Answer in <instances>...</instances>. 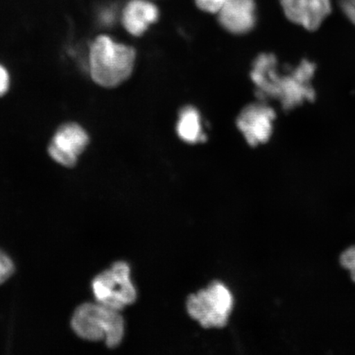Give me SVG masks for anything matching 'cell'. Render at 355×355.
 Segmentation results:
<instances>
[{"mask_svg": "<svg viewBox=\"0 0 355 355\" xmlns=\"http://www.w3.org/2000/svg\"><path fill=\"white\" fill-rule=\"evenodd\" d=\"M225 0H195L200 10L208 13L218 12Z\"/></svg>", "mask_w": 355, "mask_h": 355, "instance_id": "5bb4252c", "label": "cell"}, {"mask_svg": "<svg viewBox=\"0 0 355 355\" xmlns=\"http://www.w3.org/2000/svg\"><path fill=\"white\" fill-rule=\"evenodd\" d=\"M10 85V78L8 71L0 64V96H3L8 92Z\"/></svg>", "mask_w": 355, "mask_h": 355, "instance_id": "2e32d148", "label": "cell"}, {"mask_svg": "<svg viewBox=\"0 0 355 355\" xmlns=\"http://www.w3.org/2000/svg\"><path fill=\"white\" fill-rule=\"evenodd\" d=\"M232 292L221 282H213L205 290L190 295L187 309L203 327H223L233 309Z\"/></svg>", "mask_w": 355, "mask_h": 355, "instance_id": "277c9868", "label": "cell"}, {"mask_svg": "<svg viewBox=\"0 0 355 355\" xmlns=\"http://www.w3.org/2000/svg\"><path fill=\"white\" fill-rule=\"evenodd\" d=\"M73 330L83 339L105 340L110 349L116 348L124 336V321L119 311L99 304L85 303L75 310L71 321Z\"/></svg>", "mask_w": 355, "mask_h": 355, "instance_id": "3957f363", "label": "cell"}, {"mask_svg": "<svg viewBox=\"0 0 355 355\" xmlns=\"http://www.w3.org/2000/svg\"><path fill=\"white\" fill-rule=\"evenodd\" d=\"M340 7L345 16L355 25V0H340Z\"/></svg>", "mask_w": 355, "mask_h": 355, "instance_id": "9a60e30c", "label": "cell"}, {"mask_svg": "<svg viewBox=\"0 0 355 355\" xmlns=\"http://www.w3.org/2000/svg\"><path fill=\"white\" fill-rule=\"evenodd\" d=\"M276 119L275 110L264 103L247 106L237 119V127L243 133L247 143L252 146L268 141L273 132Z\"/></svg>", "mask_w": 355, "mask_h": 355, "instance_id": "52a82bcc", "label": "cell"}, {"mask_svg": "<svg viewBox=\"0 0 355 355\" xmlns=\"http://www.w3.org/2000/svg\"><path fill=\"white\" fill-rule=\"evenodd\" d=\"M89 136L76 123H67L58 128L49 146L51 157L60 165L68 168L76 166L79 155L86 150Z\"/></svg>", "mask_w": 355, "mask_h": 355, "instance_id": "8992f818", "label": "cell"}, {"mask_svg": "<svg viewBox=\"0 0 355 355\" xmlns=\"http://www.w3.org/2000/svg\"><path fill=\"white\" fill-rule=\"evenodd\" d=\"M135 61V49L115 42L108 35L96 37L89 51L92 79L105 88L116 87L130 78Z\"/></svg>", "mask_w": 355, "mask_h": 355, "instance_id": "7a4b0ae2", "label": "cell"}, {"mask_svg": "<svg viewBox=\"0 0 355 355\" xmlns=\"http://www.w3.org/2000/svg\"><path fill=\"white\" fill-rule=\"evenodd\" d=\"M287 19L310 32L317 31L331 12V0H281Z\"/></svg>", "mask_w": 355, "mask_h": 355, "instance_id": "ba28073f", "label": "cell"}, {"mask_svg": "<svg viewBox=\"0 0 355 355\" xmlns=\"http://www.w3.org/2000/svg\"><path fill=\"white\" fill-rule=\"evenodd\" d=\"M222 28L234 35L251 32L256 25L254 0H225L217 12Z\"/></svg>", "mask_w": 355, "mask_h": 355, "instance_id": "9c48e42d", "label": "cell"}, {"mask_svg": "<svg viewBox=\"0 0 355 355\" xmlns=\"http://www.w3.org/2000/svg\"><path fill=\"white\" fill-rule=\"evenodd\" d=\"M176 130L178 136L186 144H197L207 140L201 114L193 106H186L180 111Z\"/></svg>", "mask_w": 355, "mask_h": 355, "instance_id": "8fae6325", "label": "cell"}, {"mask_svg": "<svg viewBox=\"0 0 355 355\" xmlns=\"http://www.w3.org/2000/svg\"><path fill=\"white\" fill-rule=\"evenodd\" d=\"M316 68L312 62L304 60L295 69L282 74L278 71L277 58L263 54L256 59L251 78L261 100H278L284 109L291 110L316 98L311 83Z\"/></svg>", "mask_w": 355, "mask_h": 355, "instance_id": "6da1fadb", "label": "cell"}, {"mask_svg": "<svg viewBox=\"0 0 355 355\" xmlns=\"http://www.w3.org/2000/svg\"><path fill=\"white\" fill-rule=\"evenodd\" d=\"M159 12L150 0H131L124 7L122 24L127 32L141 37L159 19Z\"/></svg>", "mask_w": 355, "mask_h": 355, "instance_id": "30bf717a", "label": "cell"}, {"mask_svg": "<svg viewBox=\"0 0 355 355\" xmlns=\"http://www.w3.org/2000/svg\"><path fill=\"white\" fill-rule=\"evenodd\" d=\"M340 265L350 270L352 281L355 283V246L346 250L340 257Z\"/></svg>", "mask_w": 355, "mask_h": 355, "instance_id": "4fadbf2b", "label": "cell"}, {"mask_svg": "<svg viewBox=\"0 0 355 355\" xmlns=\"http://www.w3.org/2000/svg\"><path fill=\"white\" fill-rule=\"evenodd\" d=\"M97 302L110 309L121 311L137 300L136 288L130 279V268L125 261H117L92 282Z\"/></svg>", "mask_w": 355, "mask_h": 355, "instance_id": "5b68a950", "label": "cell"}, {"mask_svg": "<svg viewBox=\"0 0 355 355\" xmlns=\"http://www.w3.org/2000/svg\"><path fill=\"white\" fill-rule=\"evenodd\" d=\"M15 270V264L10 257L0 250V285L12 277Z\"/></svg>", "mask_w": 355, "mask_h": 355, "instance_id": "7c38bea8", "label": "cell"}]
</instances>
